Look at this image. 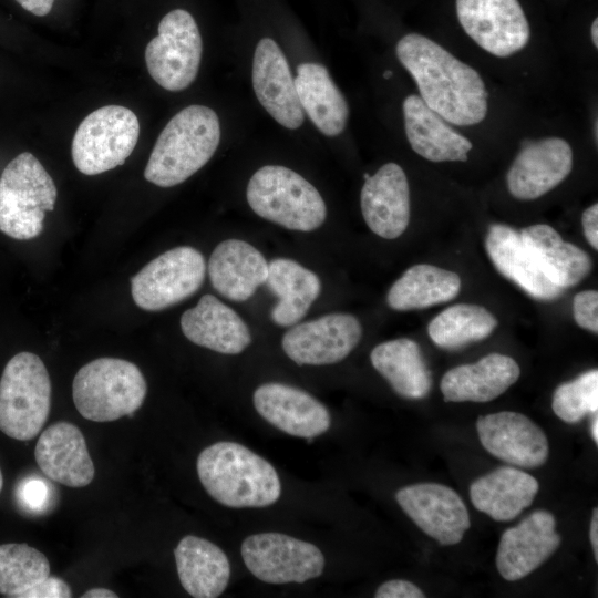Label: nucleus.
I'll return each instance as SVG.
<instances>
[{"instance_id":"obj_38","label":"nucleus","mask_w":598,"mask_h":598,"mask_svg":"<svg viewBox=\"0 0 598 598\" xmlns=\"http://www.w3.org/2000/svg\"><path fill=\"white\" fill-rule=\"evenodd\" d=\"M573 312L580 328L594 333L598 332V292L596 290L578 292L573 300Z\"/></svg>"},{"instance_id":"obj_10","label":"nucleus","mask_w":598,"mask_h":598,"mask_svg":"<svg viewBox=\"0 0 598 598\" xmlns=\"http://www.w3.org/2000/svg\"><path fill=\"white\" fill-rule=\"evenodd\" d=\"M206 262L189 246L172 248L146 264L131 278V293L137 307L159 311L193 296L203 285Z\"/></svg>"},{"instance_id":"obj_7","label":"nucleus","mask_w":598,"mask_h":598,"mask_svg":"<svg viewBox=\"0 0 598 598\" xmlns=\"http://www.w3.org/2000/svg\"><path fill=\"white\" fill-rule=\"evenodd\" d=\"M51 406V381L43 361L19 352L6 364L0 379V431L18 441L35 437Z\"/></svg>"},{"instance_id":"obj_26","label":"nucleus","mask_w":598,"mask_h":598,"mask_svg":"<svg viewBox=\"0 0 598 598\" xmlns=\"http://www.w3.org/2000/svg\"><path fill=\"white\" fill-rule=\"evenodd\" d=\"M406 138L412 150L431 162H465L472 143L453 130L415 94L403 101Z\"/></svg>"},{"instance_id":"obj_22","label":"nucleus","mask_w":598,"mask_h":598,"mask_svg":"<svg viewBox=\"0 0 598 598\" xmlns=\"http://www.w3.org/2000/svg\"><path fill=\"white\" fill-rule=\"evenodd\" d=\"M181 329L190 342L223 354H238L251 342L241 317L213 295L182 315Z\"/></svg>"},{"instance_id":"obj_23","label":"nucleus","mask_w":598,"mask_h":598,"mask_svg":"<svg viewBox=\"0 0 598 598\" xmlns=\"http://www.w3.org/2000/svg\"><path fill=\"white\" fill-rule=\"evenodd\" d=\"M485 248L494 267L508 280L537 300H555L564 289L543 274L522 240L520 234L504 224L489 227Z\"/></svg>"},{"instance_id":"obj_41","label":"nucleus","mask_w":598,"mask_h":598,"mask_svg":"<svg viewBox=\"0 0 598 598\" xmlns=\"http://www.w3.org/2000/svg\"><path fill=\"white\" fill-rule=\"evenodd\" d=\"M584 235L589 245L598 249V204H594L584 210L581 216Z\"/></svg>"},{"instance_id":"obj_37","label":"nucleus","mask_w":598,"mask_h":598,"mask_svg":"<svg viewBox=\"0 0 598 598\" xmlns=\"http://www.w3.org/2000/svg\"><path fill=\"white\" fill-rule=\"evenodd\" d=\"M51 485L41 477H25L16 489L19 505L29 513H41L48 508Z\"/></svg>"},{"instance_id":"obj_8","label":"nucleus","mask_w":598,"mask_h":598,"mask_svg":"<svg viewBox=\"0 0 598 598\" xmlns=\"http://www.w3.org/2000/svg\"><path fill=\"white\" fill-rule=\"evenodd\" d=\"M140 123L133 111L105 105L91 112L78 126L72 141V159L84 175H97L125 163L134 151Z\"/></svg>"},{"instance_id":"obj_4","label":"nucleus","mask_w":598,"mask_h":598,"mask_svg":"<svg viewBox=\"0 0 598 598\" xmlns=\"http://www.w3.org/2000/svg\"><path fill=\"white\" fill-rule=\"evenodd\" d=\"M246 198L256 215L290 230H316L327 217L319 190L302 175L282 165L258 168L248 181Z\"/></svg>"},{"instance_id":"obj_39","label":"nucleus","mask_w":598,"mask_h":598,"mask_svg":"<svg viewBox=\"0 0 598 598\" xmlns=\"http://www.w3.org/2000/svg\"><path fill=\"white\" fill-rule=\"evenodd\" d=\"M424 592L413 582L403 579H392L383 582L377 589L375 598H423Z\"/></svg>"},{"instance_id":"obj_15","label":"nucleus","mask_w":598,"mask_h":598,"mask_svg":"<svg viewBox=\"0 0 598 598\" xmlns=\"http://www.w3.org/2000/svg\"><path fill=\"white\" fill-rule=\"evenodd\" d=\"M251 83L265 111L281 126L299 128L305 121L288 60L271 38H261L254 51Z\"/></svg>"},{"instance_id":"obj_1","label":"nucleus","mask_w":598,"mask_h":598,"mask_svg":"<svg viewBox=\"0 0 598 598\" xmlns=\"http://www.w3.org/2000/svg\"><path fill=\"white\" fill-rule=\"evenodd\" d=\"M395 52L414 79L420 97L446 122L467 126L485 118L488 94L473 68L417 33L402 37Z\"/></svg>"},{"instance_id":"obj_43","label":"nucleus","mask_w":598,"mask_h":598,"mask_svg":"<svg viewBox=\"0 0 598 598\" xmlns=\"http://www.w3.org/2000/svg\"><path fill=\"white\" fill-rule=\"evenodd\" d=\"M589 538L595 556V560L598 561V509L594 508L590 522Z\"/></svg>"},{"instance_id":"obj_28","label":"nucleus","mask_w":598,"mask_h":598,"mask_svg":"<svg viewBox=\"0 0 598 598\" xmlns=\"http://www.w3.org/2000/svg\"><path fill=\"white\" fill-rule=\"evenodd\" d=\"M539 491L538 481L512 466L498 467L470 486L474 507L497 522H508L532 505Z\"/></svg>"},{"instance_id":"obj_11","label":"nucleus","mask_w":598,"mask_h":598,"mask_svg":"<svg viewBox=\"0 0 598 598\" xmlns=\"http://www.w3.org/2000/svg\"><path fill=\"white\" fill-rule=\"evenodd\" d=\"M248 570L267 584L305 582L319 577L324 557L313 544L281 533H260L241 544Z\"/></svg>"},{"instance_id":"obj_3","label":"nucleus","mask_w":598,"mask_h":598,"mask_svg":"<svg viewBox=\"0 0 598 598\" xmlns=\"http://www.w3.org/2000/svg\"><path fill=\"white\" fill-rule=\"evenodd\" d=\"M217 113L200 104L177 112L158 135L144 169L146 181L173 187L198 172L220 143Z\"/></svg>"},{"instance_id":"obj_35","label":"nucleus","mask_w":598,"mask_h":598,"mask_svg":"<svg viewBox=\"0 0 598 598\" xmlns=\"http://www.w3.org/2000/svg\"><path fill=\"white\" fill-rule=\"evenodd\" d=\"M50 576L44 554L27 544L0 545V594L9 598H31Z\"/></svg>"},{"instance_id":"obj_42","label":"nucleus","mask_w":598,"mask_h":598,"mask_svg":"<svg viewBox=\"0 0 598 598\" xmlns=\"http://www.w3.org/2000/svg\"><path fill=\"white\" fill-rule=\"evenodd\" d=\"M24 10L31 12L34 16H47L52 7L54 0H16Z\"/></svg>"},{"instance_id":"obj_45","label":"nucleus","mask_w":598,"mask_h":598,"mask_svg":"<svg viewBox=\"0 0 598 598\" xmlns=\"http://www.w3.org/2000/svg\"><path fill=\"white\" fill-rule=\"evenodd\" d=\"M591 40L594 45L598 47V20L595 19L591 24Z\"/></svg>"},{"instance_id":"obj_16","label":"nucleus","mask_w":598,"mask_h":598,"mask_svg":"<svg viewBox=\"0 0 598 598\" xmlns=\"http://www.w3.org/2000/svg\"><path fill=\"white\" fill-rule=\"evenodd\" d=\"M476 431L483 447L511 465L534 468L544 465L548 458L546 434L522 413L502 411L481 415Z\"/></svg>"},{"instance_id":"obj_27","label":"nucleus","mask_w":598,"mask_h":598,"mask_svg":"<svg viewBox=\"0 0 598 598\" xmlns=\"http://www.w3.org/2000/svg\"><path fill=\"white\" fill-rule=\"evenodd\" d=\"M303 113L323 135H340L348 122L349 106L327 68L318 62H302L293 76Z\"/></svg>"},{"instance_id":"obj_46","label":"nucleus","mask_w":598,"mask_h":598,"mask_svg":"<svg viewBox=\"0 0 598 598\" xmlns=\"http://www.w3.org/2000/svg\"><path fill=\"white\" fill-rule=\"evenodd\" d=\"M591 437L595 441L596 444H598V416L597 413L595 414V417L591 423Z\"/></svg>"},{"instance_id":"obj_20","label":"nucleus","mask_w":598,"mask_h":598,"mask_svg":"<svg viewBox=\"0 0 598 598\" xmlns=\"http://www.w3.org/2000/svg\"><path fill=\"white\" fill-rule=\"evenodd\" d=\"M360 206L372 233L384 239L400 237L410 223V189L403 168L386 163L365 178Z\"/></svg>"},{"instance_id":"obj_18","label":"nucleus","mask_w":598,"mask_h":598,"mask_svg":"<svg viewBox=\"0 0 598 598\" xmlns=\"http://www.w3.org/2000/svg\"><path fill=\"white\" fill-rule=\"evenodd\" d=\"M573 163V150L560 137L527 142L508 169V190L520 200L536 199L558 186L571 172Z\"/></svg>"},{"instance_id":"obj_40","label":"nucleus","mask_w":598,"mask_h":598,"mask_svg":"<svg viewBox=\"0 0 598 598\" xmlns=\"http://www.w3.org/2000/svg\"><path fill=\"white\" fill-rule=\"evenodd\" d=\"M72 591L69 585L59 577L49 576L35 587L31 598H70Z\"/></svg>"},{"instance_id":"obj_30","label":"nucleus","mask_w":598,"mask_h":598,"mask_svg":"<svg viewBox=\"0 0 598 598\" xmlns=\"http://www.w3.org/2000/svg\"><path fill=\"white\" fill-rule=\"evenodd\" d=\"M520 237L546 278L563 289L578 285L592 269L589 255L565 241L549 225L526 227Z\"/></svg>"},{"instance_id":"obj_25","label":"nucleus","mask_w":598,"mask_h":598,"mask_svg":"<svg viewBox=\"0 0 598 598\" xmlns=\"http://www.w3.org/2000/svg\"><path fill=\"white\" fill-rule=\"evenodd\" d=\"M517 362L502 353H489L475 363L450 369L440 389L445 402H488L506 392L519 378Z\"/></svg>"},{"instance_id":"obj_13","label":"nucleus","mask_w":598,"mask_h":598,"mask_svg":"<svg viewBox=\"0 0 598 598\" xmlns=\"http://www.w3.org/2000/svg\"><path fill=\"white\" fill-rule=\"evenodd\" d=\"M361 338L362 327L357 317L334 312L291 326L281 347L299 365H326L346 359Z\"/></svg>"},{"instance_id":"obj_34","label":"nucleus","mask_w":598,"mask_h":598,"mask_svg":"<svg viewBox=\"0 0 598 598\" xmlns=\"http://www.w3.org/2000/svg\"><path fill=\"white\" fill-rule=\"evenodd\" d=\"M497 324L495 316L485 307L457 303L434 317L427 326V333L437 347L456 350L486 339Z\"/></svg>"},{"instance_id":"obj_14","label":"nucleus","mask_w":598,"mask_h":598,"mask_svg":"<svg viewBox=\"0 0 598 598\" xmlns=\"http://www.w3.org/2000/svg\"><path fill=\"white\" fill-rule=\"evenodd\" d=\"M395 499L414 524L441 545L460 543L471 526L464 502L448 486L413 484L399 489Z\"/></svg>"},{"instance_id":"obj_24","label":"nucleus","mask_w":598,"mask_h":598,"mask_svg":"<svg viewBox=\"0 0 598 598\" xmlns=\"http://www.w3.org/2000/svg\"><path fill=\"white\" fill-rule=\"evenodd\" d=\"M208 276L214 289L231 301H246L266 282L268 261L252 245L226 239L213 250Z\"/></svg>"},{"instance_id":"obj_9","label":"nucleus","mask_w":598,"mask_h":598,"mask_svg":"<svg viewBox=\"0 0 598 598\" xmlns=\"http://www.w3.org/2000/svg\"><path fill=\"white\" fill-rule=\"evenodd\" d=\"M157 35L145 49L146 68L164 90L179 92L196 79L203 53V41L194 17L184 9L166 13Z\"/></svg>"},{"instance_id":"obj_12","label":"nucleus","mask_w":598,"mask_h":598,"mask_svg":"<svg viewBox=\"0 0 598 598\" xmlns=\"http://www.w3.org/2000/svg\"><path fill=\"white\" fill-rule=\"evenodd\" d=\"M460 24L482 49L499 58L525 48L530 29L518 0H456Z\"/></svg>"},{"instance_id":"obj_17","label":"nucleus","mask_w":598,"mask_h":598,"mask_svg":"<svg viewBox=\"0 0 598 598\" xmlns=\"http://www.w3.org/2000/svg\"><path fill=\"white\" fill-rule=\"evenodd\" d=\"M559 545L554 515L536 511L504 530L497 547L496 568L505 580H519L544 564Z\"/></svg>"},{"instance_id":"obj_19","label":"nucleus","mask_w":598,"mask_h":598,"mask_svg":"<svg viewBox=\"0 0 598 598\" xmlns=\"http://www.w3.org/2000/svg\"><path fill=\"white\" fill-rule=\"evenodd\" d=\"M252 401L260 416L287 434L311 441L330 427L327 408L301 389L268 382L255 390Z\"/></svg>"},{"instance_id":"obj_47","label":"nucleus","mask_w":598,"mask_h":598,"mask_svg":"<svg viewBox=\"0 0 598 598\" xmlns=\"http://www.w3.org/2000/svg\"><path fill=\"white\" fill-rule=\"evenodd\" d=\"M2 485H3V477H2V473H1V468H0V492L2 489Z\"/></svg>"},{"instance_id":"obj_32","label":"nucleus","mask_w":598,"mask_h":598,"mask_svg":"<svg viewBox=\"0 0 598 598\" xmlns=\"http://www.w3.org/2000/svg\"><path fill=\"white\" fill-rule=\"evenodd\" d=\"M370 360L399 395L419 400L431 391V372L415 341L399 338L379 343L372 349Z\"/></svg>"},{"instance_id":"obj_2","label":"nucleus","mask_w":598,"mask_h":598,"mask_svg":"<svg viewBox=\"0 0 598 598\" xmlns=\"http://www.w3.org/2000/svg\"><path fill=\"white\" fill-rule=\"evenodd\" d=\"M196 467L206 492L228 507H266L281 493L274 466L239 443L207 446L199 453Z\"/></svg>"},{"instance_id":"obj_36","label":"nucleus","mask_w":598,"mask_h":598,"mask_svg":"<svg viewBox=\"0 0 598 598\" xmlns=\"http://www.w3.org/2000/svg\"><path fill=\"white\" fill-rule=\"evenodd\" d=\"M551 409L561 421L576 424L598 411V371L580 374L558 385L553 394Z\"/></svg>"},{"instance_id":"obj_44","label":"nucleus","mask_w":598,"mask_h":598,"mask_svg":"<svg viewBox=\"0 0 598 598\" xmlns=\"http://www.w3.org/2000/svg\"><path fill=\"white\" fill-rule=\"evenodd\" d=\"M82 598H117L118 596L106 588H92L86 590L82 596Z\"/></svg>"},{"instance_id":"obj_21","label":"nucleus","mask_w":598,"mask_h":598,"mask_svg":"<svg viewBox=\"0 0 598 598\" xmlns=\"http://www.w3.org/2000/svg\"><path fill=\"white\" fill-rule=\"evenodd\" d=\"M40 470L52 481L69 487H84L94 478V465L78 426L58 422L45 429L35 445Z\"/></svg>"},{"instance_id":"obj_48","label":"nucleus","mask_w":598,"mask_h":598,"mask_svg":"<svg viewBox=\"0 0 598 598\" xmlns=\"http://www.w3.org/2000/svg\"><path fill=\"white\" fill-rule=\"evenodd\" d=\"M390 75H391V72H385V73H384V76H385V78H389Z\"/></svg>"},{"instance_id":"obj_33","label":"nucleus","mask_w":598,"mask_h":598,"mask_svg":"<svg viewBox=\"0 0 598 598\" xmlns=\"http://www.w3.org/2000/svg\"><path fill=\"white\" fill-rule=\"evenodd\" d=\"M461 290L460 276L429 264L406 269L386 295L389 307L398 311L429 308L454 299Z\"/></svg>"},{"instance_id":"obj_6","label":"nucleus","mask_w":598,"mask_h":598,"mask_svg":"<svg viewBox=\"0 0 598 598\" xmlns=\"http://www.w3.org/2000/svg\"><path fill=\"white\" fill-rule=\"evenodd\" d=\"M56 187L39 159L31 153L19 154L0 176V230L28 240L43 229L45 212L54 209Z\"/></svg>"},{"instance_id":"obj_29","label":"nucleus","mask_w":598,"mask_h":598,"mask_svg":"<svg viewBox=\"0 0 598 598\" xmlns=\"http://www.w3.org/2000/svg\"><path fill=\"white\" fill-rule=\"evenodd\" d=\"M183 588L195 598H216L226 589L230 565L226 554L212 542L187 535L174 549Z\"/></svg>"},{"instance_id":"obj_5","label":"nucleus","mask_w":598,"mask_h":598,"mask_svg":"<svg viewBox=\"0 0 598 598\" xmlns=\"http://www.w3.org/2000/svg\"><path fill=\"white\" fill-rule=\"evenodd\" d=\"M146 393L147 384L138 367L117 358H99L86 363L72 383L76 410L93 422L132 416L143 404Z\"/></svg>"},{"instance_id":"obj_31","label":"nucleus","mask_w":598,"mask_h":598,"mask_svg":"<svg viewBox=\"0 0 598 598\" xmlns=\"http://www.w3.org/2000/svg\"><path fill=\"white\" fill-rule=\"evenodd\" d=\"M265 283L278 298V302L271 309L270 319L280 327L298 323L321 291L319 277L289 258H276L268 262V277Z\"/></svg>"}]
</instances>
